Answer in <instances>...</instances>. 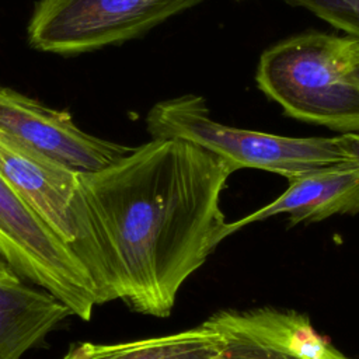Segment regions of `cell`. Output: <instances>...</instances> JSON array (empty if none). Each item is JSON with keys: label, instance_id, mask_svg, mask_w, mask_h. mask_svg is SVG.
Segmentation results:
<instances>
[{"label": "cell", "instance_id": "6da1fadb", "mask_svg": "<svg viewBox=\"0 0 359 359\" xmlns=\"http://www.w3.org/2000/svg\"><path fill=\"white\" fill-rule=\"evenodd\" d=\"M234 168L182 139H151L97 171H79L115 300L168 317L185 280L224 240L222 192Z\"/></svg>", "mask_w": 359, "mask_h": 359}, {"label": "cell", "instance_id": "7a4b0ae2", "mask_svg": "<svg viewBox=\"0 0 359 359\" xmlns=\"http://www.w3.org/2000/svg\"><path fill=\"white\" fill-rule=\"evenodd\" d=\"M346 41L310 31L273 43L257 65L259 90L294 119L359 133V86L345 73Z\"/></svg>", "mask_w": 359, "mask_h": 359}, {"label": "cell", "instance_id": "3957f363", "mask_svg": "<svg viewBox=\"0 0 359 359\" xmlns=\"http://www.w3.org/2000/svg\"><path fill=\"white\" fill-rule=\"evenodd\" d=\"M151 139H182L227 161L234 171L259 168L286 180L352 160L335 137H292L234 128L212 118L206 100L184 94L154 104L146 115Z\"/></svg>", "mask_w": 359, "mask_h": 359}, {"label": "cell", "instance_id": "277c9868", "mask_svg": "<svg viewBox=\"0 0 359 359\" xmlns=\"http://www.w3.org/2000/svg\"><path fill=\"white\" fill-rule=\"evenodd\" d=\"M0 174L79 259L94 285L97 303L115 300L79 171L0 132Z\"/></svg>", "mask_w": 359, "mask_h": 359}, {"label": "cell", "instance_id": "5b68a950", "mask_svg": "<svg viewBox=\"0 0 359 359\" xmlns=\"http://www.w3.org/2000/svg\"><path fill=\"white\" fill-rule=\"evenodd\" d=\"M203 0H38L27 27L41 52L77 55L137 38Z\"/></svg>", "mask_w": 359, "mask_h": 359}, {"label": "cell", "instance_id": "8992f818", "mask_svg": "<svg viewBox=\"0 0 359 359\" xmlns=\"http://www.w3.org/2000/svg\"><path fill=\"white\" fill-rule=\"evenodd\" d=\"M0 250L20 278L46 289L88 321L94 285L73 252L0 174Z\"/></svg>", "mask_w": 359, "mask_h": 359}, {"label": "cell", "instance_id": "52a82bcc", "mask_svg": "<svg viewBox=\"0 0 359 359\" xmlns=\"http://www.w3.org/2000/svg\"><path fill=\"white\" fill-rule=\"evenodd\" d=\"M0 132L77 171H97L133 147L81 130L67 111L49 108L0 84Z\"/></svg>", "mask_w": 359, "mask_h": 359}, {"label": "cell", "instance_id": "ba28073f", "mask_svg": "<svg viewBox=\"0 0 359 359\" xmlns=\"http://www.w3.org/2000/svg\"><path fill=\"white\" fill-rule=\"evenodd\" d=\"M289 185L271 203L226 223L224 238L243 227L286 213L289 226L314 223L334 215L359 213V164L355 160L320 167L287 180Z\"/></svg>", "mask_w": 359, "mask_h": 359}, {"label": "cell", "instance_id": "9c48e42d", "mask_svg": "<svg viewBox=\"0 0 359 359\" xmlns=\"http://www.w3.org/2000/svg\"><path fill=\"white\" fill-rule=\"evenodd\" d=\"M203 324L213 330L240 332L300 359H353L323 338L306 314L294 310L273 307L244 311L222 310L205 320Z\"/></svg>", "mask_w": 359, "mask_h": 359}, {"label": "cell", "instance_id": "30bf717a", "mask_svg": "<svg viewBox=\"0 0 359 359\" xmlns=\"http://www.w3.org/2000/svg\"><path fill=\"white\" fill-rule=\"evenodd\" d=\"M72 314L46 289L27 286L21 278L0 279V359H21Z\"/></svg>", "mask_w": 359, "mask_h": 359}, {"label": "cell", "instance_id": "8fae6325", "mask_svg": "<svg viewBox=\"0 0 359 359\" xmlns=\"http://www.w3.org/2000/svg\"><path fill=\"white\" fill-rule=\"evenodd\" d=\"M224 349V335L202 323L196 328L156 338L73 344L60 359H220Z\"/></svg>", "mask_w": 359, "mask_h": 359}, {"label": "cell", "instance_id": "7c38bea8", "mask_svg": "<svg viewBox=\"0 0 359 359\" xmlns=\"http://www.w3.org/2000/svg\"><path fill=\"white\" fill-rule=\"evenodd\" d=\"M304 8L332 27L359 39V0H282Z\"/></svg>", "mask_w": 359, "mask_h": 359}, {"label": "cell", "instance_id": "4fadbf2b", "mask_svg": "<svg viewBox=\"0 0 359 359\" xmlns=\"http://www.w3.org/2000/svg\"><path fill=\"white\" fill-rule=\"evenodd\" d=\"M345 73L348 79L359 86V39L348 36L345 48Z\"/></svg>", "mask_w": 359, "mask_h": 359}, {"label": "cell", "instance_id": "5bb4252c", "mask_svg": "<svg viewBox=\"0 0 359 359\" xmlns=\"http://www.w3.org/2000/svg\"><path fill=\"white\" fill-rule=\"evenodd\" d=\"M338 140L342 150L359 164V133H342Z\"/></svg>", "mask_w": 359, "mask_h": 359}, {"label": "cell", "instance_id": "9a60e30c", "mask_svg": "<svg viewBox=\"0 0 359 359\" xmlns=\"http://www.w3.org/2000/svg\"><path fill=\"white\" fill-rule=\"evenodd\" d=\"M13 278H20V276L13 269L8 259L6 258L3 251L0 250V279H13Z\"/></svg>", "mask_w": 359, "mask_h": 359}, {"label": "cell", "instance_id": "2e32d148", "mask_svg": "<svg viewBox=\"0 0 359 359\" xmlns=\"http://www.w3.org/2000/svg\"><path fill=\"white\" fill-rule=\"evenodd\" d=\"M220 359H252V358L248 356V355H245L244 352H241V351H238V349L229 348V349H226L224 355H223Z\"/></svg>", "mask_w": 359, "mask_h": 359}]
</instances>
